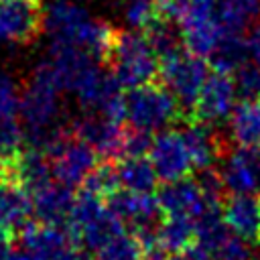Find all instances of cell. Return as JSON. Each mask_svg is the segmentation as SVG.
<instances>
[{"mask_svg": "<svg viewBox=\"0 0 260 260\" xmlns=\"http://www.w3.org/2000/svg\"><path fill=\"white\" fill-rule=\"evenodd\" d=\"M165 260H207V256L195 246V242H193V246L189 248V250H185V252H181V254H173V256H167Z\"/></svg>", "mask_w": 260, "mask_h": 260, "instance_id": "34", "label": "cell"}, {"mask_svg": "<svg viewBox=\"0 0 260 260\" xmlns=\"http://www.w3.org/2000/svg\"><path fill=\"white\" fill-rule=\"evenodd\" d=\"M26 132L18 118L0 122V167L8 171L26 150Z\"/></svg>", "mask_w": 260, "mask_h": 260, "instance_id": "25", "label": "cell"}, {"mask_svg": "<svg viewBox=\"0 0 260 260\" xmlns=\"http://www.w3.org/2000/svg\"><path fill=\"white\" fill-rule=\"evenodd\" d=\"M118 185L124 191L130 193H142L150 195L156 189L158 177L154 173V167L150 165L148 156H124L116 165Z\"/></svg>", "mask_w": 260, "mask_h": 260, "instance_id": "21", "label": "cell"}, {"mask_svg": "<svg viewBox=\"0 0 260 260\" xmlns=\"http://www.w3.org/2000/svg\"><path fill=\"white\" fill-rule=\"evenodd\" d=\"M43 28L51 45L75 47L89 53L93 59L108 61L116 35L106 20L91 16V12L77 0H53L43 12Z\"/></svg>", "mask_w": 260, "mask_h": 260, "instance_id": "1", "label": "cell"}, {"mask_svg": "<svg viewBox=\"0 0 260 260\" xmlns=\"http://www.w3.org/2000/svg\"><path fill=\"white\" fill-rule=\"evenodd\" d=\"M248 47H250V57L260 65V22L248 32Z\"/></svg>", "mask_w": 260, "mask_h": 260, "instance_id": "33", "label": "cell"}, {"mask_svg": "<svg viewBox=\"0 0 260 260\" xmlns=\"http://www.w3.org/2000/svg\"><path fill=\"white\" fill-rule=\"evenodd\" d=\"M8 177L18 183L28 195L37 193L39 189L47 187L49 183H53V169H51V160L45 152L37 150V148H26L22 152V156L6 171Z\"/></svg>", "mask_w": 260, "mask_h": 260, "instance_id": "19", "label": "cell"}, {"mask_svg": "<svg viewBox=\"0 0 260 260\" xmlns=\"http://www.w3.org/2000/svg\"><path fill=\"white\" fill-rule=\"evenodd\" d=\"M225 225L250 244H260V197L258 195H228L221 203Z\"/></svg>", "mask_w": 260, "mask_h": 260, "instance_id": "15", "label": "cell"}, {"mask_svg": "<svg viewBox=\"0 0 260 260\" xmlns=\"http://www.w3.org/2000/svg\"><path fill=\"white\" fill-rule=\"evenodd\" d=\"M195 221L189 217H165L160 219L156 232V240L169 256L189 250L195 242Z\"/></svg>", "mask_w": 260, "mask_h": 260, "instance_id": "24", "label": "cell"}, {"mask_svg": "<svg viewBox=\"0 0 260 260\" xmlns=\"http://www.w3.org/2000/svg\"><path fill=\"white\" fill-rule=\"evenodd\" d=\"M32 199L12 179L0 181V225L10 232H22L32 221Z\"/></svg>", "mask_w": 260, "mask_h": 260, "instance_id": "18", "label": "cell"}, {"mask_svg": "<svg viewBox=\"0 0 260 260\" xmlns=\"http://www.w3.org/2000/svg\"><path fill=\"white\" fill-rule=\"evenodd\" d=\"M217 173L230 195L260 197V148L236 146L234 150L223 152Z\"/></svg>", "mask_w": 260, "mask_h": 260, "instance_id": "8", "label": "cell"}, {"mask_svg": "<svg viewBox=\"0 0 260 260\" xmlns=\"http://www.w3.org/2000/svg\"><path fill=\"white\" fill-rule=\"evenodd\" d=\"M156 201L165 217H189L197 221V217L205 211L207 203L215 199H207L199 183L187 177V179L165 183L156 191Z\"/></svg>", "mask_w": 260, "mask_h": 260, "instance_id": "13", "label": "cell"}, {"mask_svg": "<svg viewBox=\"0 0 260 260\" xmlns=\"http://www.w3.org/2000/svg\"><path fill=\"white\" fill-rule=\"evenodd\" d=\"M59 93H61L59 87L39 65L32 71L30 81L20 91V106H18V116L26 132L28 148H37L47 154L51 146L59 140V136L65 132L59 126V114H61Z\"/></svg>", "mask_w": 260, "mask_h": 260, "instance_id": "2", "label": "cell"}, {"mask_svg": "<svg viewBox=\"0 0 260 260\" xmlns=\"http://www.w3.org/2000/svg\"><path fill=\"white\" fill-rule=\"evenodd\" d=\"M10 242H12V232L6 230L4 225H0V254L10 248Z\"/></svg>", "mask_w": 260, "mask_h": 260, "instance_id": "36", "label": "cell"}, {"mask_svg": "<svg viewBox=\"0 0 260 260\" xmlns=\"http://www.w3.org/2000/svg\"><path fill=\"white\" fill-rule=\"evenodd\" d=\"M47 156L51 160L53 179L69 189L83 185L100 167V154L89 144L73 136V132H63Z\"/></svg>", "mask_w": 260, "mask_h": 260, "instance_id": "6", "label": "cell"}, {"mask_svg": "<svg viewBox=\"0 0 260 260\" xmlns=\"http://www.w3.org/2000/svg\"><path fill=\"white\" fill-rule=\"evenodd\" d=\"M112 75L122 83L124 89H134L158 75L160 57L140 30H118L110 59Z\"/></svg>", "mask_w": 260, "mask_h": 260, "instance_id": "3", "label": "cell"}, {"mask_svg": "<svg viewBox=\"0 0 260 260\" xmlns=\"http://www.w3.org/2000/svg\"><path fill=\"white\" fill-rule=\"evenodd\" d=\"M148 160L154 167L158 181L162 183L187 179L193 171V162H191L185 138L179 130H173V128L152 136Z\"/></svg>", "mask_w": 260, "mask_h": 260, "instance_id": "9", "label": "cell"}, {"mask_svg": "<svg viewBox=\"0 0 260 260\" xmlns=\"http://www.w3.org/2000/svg\"><path fill=\"white\" fill-rule=\"evenodd\" d=\"M118 189H120V185H118L116 165H100L83 183V191H89L102 199Z\"/></svg>", "mask_w": 260, "mask_h": 260, "instance_id": "30", "label": "cell"}, {"mask_svg": "<svg viewBox=\"0 0 260 260\" xmlns=\"http://www.w3.org/2000/svg\"><path fill=\"white\" fill-rule=\"evenodd\" d=\"M236 102H238V93L232 75L221 71H211L195 104L193 110L195 120L205 122L209 126L219 124L234 114Z\"/></svg>", "mask_w": 260, "mask_h": 260, "instance_id": "12", "label": "cell"}, {"mask_svg": "<svg viewBox=\"0 0 260 260\" xmlns=\"http://www.w3.org/2000/svg\"><path fill=\"white\" fill-rule=\"evenodd\" d=\"M238 100L242 102H258L260 100V65L256 61L244 63L238 71L232 73Z\"/></svg>", "mask_w": 260, "mask_h": 260, "instance_id": "29", "label": "cell"}, {"mask_svg": "<svg viewBox=\"0 0 260 260\" xmlns=\"http://www.w3.org/2000/svg\"><path fill=\"white\" fill-rule=\"evenodd\" d=\"M156 18H160V0H126L124 20L130 30L144 32Z\"/></svg>", "mask_w": 260, "mask_h": 260, "instance_id": "28", "label": "cell"}, {"mask_svg": "<svg viewBox=\"0 0 260 260\" xmlns=\"http://www.w3.org/2000/svg\"><path fill=\"white\" fill-rule=\"evenodd\" d=\"M18 106H20V91L14 79L0 71V122L16 118L18 116Z\"/></svg>", "mask_w": 260, "mask_h": 260, "instance_id": "31", "label": "cell"}, {"mask_svg": "<svg viewBox=\"0 0 260 260\" xmlns=\"http://www.w3.org/2000/svg\"><path fill=\"white\" fill-rule=\"evenodd\" d=\"M0 260H35V258L22 248H8L6 252L0 254Z\"/></svg>", "mask_w": 260, "mask_h": 260, "instance_id": "35", "label": "cell"}, {"mask_svg": "<svg viewBox=\"0 0 260 260\" xmlns=\"http://www.w3.org/2000/svg\"><path fill=\"white\" fill-rule=\"evenodd\" d=\"M144 37L148 39V43L152 45V49L156 51V55L160 59L181 51L183 47V41H181V30H179V24L171 18H156L146 30H144Z\"/></svg>", "mask_w": 260, "mask_h": 260, "instance_id": "26", "label": "cell"}, {"mask_svg": "<svg viewBox=\"0 0 260 260\" xmlns=\"http://www.w3.org/2000/svg\"><path fill=\"white\" fill-rule=\"evenodd\" d=\"M4 173H6V171H4V169H2V167H0V181H2V179H4Z\"/></svg>", "mask_w": 260, "mask_h": 260, "instance_id": "38", "label": "cell"}, {"mask_svg": "<svg viewBox=\"0 0 260 260\" xmlns=\"http://www.w3.org/2000/svg\"><path fill=\"white\" fill-rule=\"evenodd\" d=\"M191 2H197V4H209V6L215 4V0H191Z\"/></svg>", "mask_w": 260, "mask_h": 260, "instance_id": "37", "label": "cell"}, {"mask_svg": "<svg viewBox=\"0 0 260 260\" xmlns=\"http://www.w3.org/2000/svg\"><path fill=\"white\" fill-rule=\"evenodd\" d=\"M179 114L181 108L165 85L146 83L126 91L124 120L132 130L154 136L162 130H169Z\"/></svg>", "mask_w": 260, "mask_h": 260, "instance_id": "4", "label": "cell"}, {"mask_svg": "<svg viewBox=\"0 0 260 260\" xmlns=\"http://www.w3.org/2000/svg\"><path fill=\"white\" fill-rule=\"evenodd\" d=\"M93 256L95 260H142V244L132 232L122 230L112 240H108Z\"/></svg>", "mask_w": 260, "mask_h": 260, "instance_id": "27", "label": "cell"}, {"mask_svg": "<svg viewBox=\"0 0 260 260\" xmlns=\"http://www.w3.org/2000/svg\"><path fill=\"white\" fill-rule=\"evenodd\" d=\"M73 136L89 144L100 156L104 158H116L122 156L126 130H122L120 122L106 118L102 114L83 112V116L73 120L71 126Z\"/></svg>", "mask_w": 260, "mask_h": 260, "instance_id": "11", "label": "cell"}, {"mask_svg": "<svg viewBox=\"0 0 260 260\" xmlns=\"http://www.w3.org/2000/svg\"><path fill=\"white\" fill-rule=\"evenodd\" d=\"M193 169L195 171H205L213 169V165L223 156V142L213 130V126L193 120L181 130Z\"/></svg>", "mask_w": 260, "mask_h": 260, "instance_id": "16", "label": "cell"}, {"mask_svg": "<svg viewBox=\"0 0 260 260\" xmlns=\"http://www.w3.org/2000/svg\"><path fill=\"white\" fill-rule=\"evenodd\" d=\"M209 63L201 57L191 55L181 49L165 59H160L158 77L162 85L173 93L181 112H193L199 93L209 77Z\"/></svg>", "mask_w": 260, "mask_h": 260, "instance_id": "5", "label": "cell"}, {"mask_svg": "<svg viewBox=\"0 0 260 260\" xmlns=\"http://www.w3.org/2000/svg\"><path fill=\"white\" fill-rule=\"evenodd\" d=\"M0 2H4V0H0Z\"/></svg>", "mask_w": 260, "mask_h": 260, "instance_id": "40", "label": "cell"}, {"mask_svg": "<svg viewBox=\"0 0 260 260\" xmlns=\"http://www.w3.org/2000/svg\"><path fill=\"white\" fill-rule=\"evenodd\" d=\"M213 12L225 32L244 35L260 22V0H215Z\"/></svg>", "mask_w": 260, "mask_h": 260, "instance_id": "20", "label": "cell"}, {"mask_svg": "<svg viewBox=\"0 0 260 260\" xmlns=\"http://www.w3.org/2000/svg\"><path fill=\"white\" fill-rule=\"evenodd\" d=\"M248 57H250L248 39L244 35L223 32L221 41L217 43L215 51L211 53V57L207 61L213 67V71H221V73L232 75L244 63H248Z\"/></svg>", "mask_w": 260, "mask_h": 260, "instance_id": "23", "label": "cell"}, {"mask_svg": "<svg viewBox=\"0 0 260 260\" xmlns=\"http://www.w3.org/2000/svg\"><path fill=\"white\" fill-rule=\"evenodd\" d=\"M32 199V211L39 223H49V225H63L69 219L75 193L73 189L53 181L47 187L39 189L37 193L30 195Z\"/></svg>", "mask_w": 260, "mask_h": 260, "instance_id": "17", "label": "cell"}, {"mask_svg": "<svg viewBox=\"0 0 260 260\" xmlns=\"http://www.w3.org/2000/svg\"><path fill=\"white\" fill-rule=\"evenodd\" d=\"M150 144H152V136L150 134L130 128L126 132L124 148H122V156L120 158H124V156H148Z\"/></svg>", "mask_w": 260, "mask_h": 260, "instance_id": "32", "label": "cell"}, {"mask_svg": "<svg viewBox=\"0 0 260 260\" xmlns=\"http://www.w3.org/2000/svg\"><path fill=\"white\" fill-rule=\"evenodd\" d=\"M22 250L35 260H63L73 248V236L61 225L30 223L20 232Z\"/></svg>", "mask_w": 260, "mask_h": 260, "instance_id": "14", "label": "cell"}, {"mask_svg": "<svg viewBox=\"0 0 260 260\" xmlns=\"http://www.w3.org/2000/svg\"><path fill=\"white\" fill-rule=\"evenodd\" d=\"M43 8L39 0L0 2V45H24L43 28Z\"/></svg>", "mask_w": 260, "mask_h": 260, "instance_id": "10", "label": "cell"}, {"mask_svg": "<svg viewBox=\"0 0 260 260\" xmlns=\"http://www.w3.org/2000/svg\"><path fill=\"white\" fill-rule=\"evenodd\" d=\"M177 24L181 30L183 49L195 57L205 59V61L211 57V53L215 51L217 43L221 41V37L225 32L215 18L213 6L197 4L191 0L187 2Z\"/></svg>", "mask_w": 260, "mask_h": 260, "instance_id": "7", "label": "cell"}, {"mask_svg": "<svg viewBox=\"0 0 260 260\" xmlns=\"http://www.w3.org/2000/svg\"><path fill=\"white\" fill-rule=\"evenodd\" d=\"M230 134L238 146L260 148V100L236 106L230 116Z\"/></svg>", "mask_w": 260, "mask_h": 260, "instance_id": "22", "label": "cell"}, {"mask_svg": "<svg viewBox=\"0 0 260 260\" xmlns=\"http://www.w3.org/2000/svg\"><path fill=\"white\" fill-rule=\"evenodd\" d=\"M250 260H260V256H254V258H250Z\"/></svg>", "mask_w": 260, "mask_h": 260, "instance_id": "39", "label": "cell"}]
</instances>
